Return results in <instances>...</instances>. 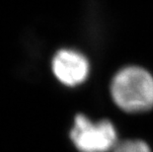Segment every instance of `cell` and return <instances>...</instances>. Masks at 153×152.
Instances as JSON below:
<instances>
[{"label": "cell", "instance_id": "obj_1", "mask_svg": "<svg viewBox=\"0 0 153 152\" xmlns=\"http://www.w3.org/2000/svg\"><path fill=\"white\" fill-rule=\"evenodd\" d=\"M111 94L116 105L123 111H148L153 108V77L141 67H126L113 78Z\"/></svg>", "mask_w": 153, "mask_h": 152}, {"label": "cell", "instance_id": "obj_4", "mask_svg": "<svg viewBox=\"0 0 153 152\" xmlns=\"http://www.w3.org/2000/svg\"><path fill=\"white\" fill-rule=\"evenodd\" d=\"M112 152H153L150 145L139 138L120 140Z\"/></svg>", "mask_w": 153, "mask_h": 152}, {"label": "cell", "instance_id": "obj_3", "mask_svg": "<svg viewBox=\"0 0 153 152\" xmlns=\"http://www.w3.org/2000/svg\"><path fill=\"white\" fill-rule=\"evenodd\" d=\"M55 77L66 86H76L87 78L89 63L86 57L72 50H61L53 60Z\"/></svg>", "mask_w": 153, "mask_h": 152}, {"label": "cell", "instance_id": "obj_2", "mask_svg": "<svg viewBox=\"0 0 153 152\" xmlns=\"http://www.w3.org/2000/svg\"><path fill=\"white\" fill-rule=\"evenodd\" d=\"M69 137L78 152H112L120 141L117 128L111 121L92 122L81 114L74 119Z\"/></svg>", "mask_w": 153, "mask_h": 152}]
</instances>
